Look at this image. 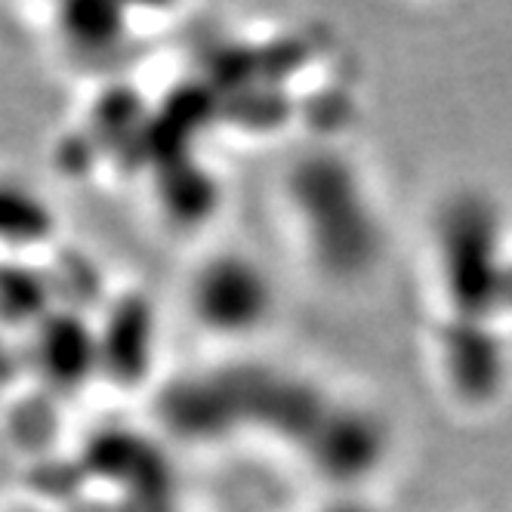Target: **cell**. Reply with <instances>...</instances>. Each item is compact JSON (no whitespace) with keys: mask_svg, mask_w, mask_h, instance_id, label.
<instances>
[{"mask_svg":"<svg viewBox=\"0 0 512 512\" xmlns=\"http://www.w3.org/2000/svg\"><path fill=\"white\" fill-rule=\"evenodd\" d=\"M272 306L269 278L241 256H219L198 281V309L223 334H247Z\"/></svg>","mask_w":512,"mask_h":512,"instance_id":"6da1fadb","label":"cell"}]
</instances>
